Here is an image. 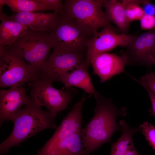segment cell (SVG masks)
Masks as SVG:
<instances>
[{
  "label": "cell",
  "mask_w": 155,
  "mask_h": 155,
  "mask_svg": "<svg viewBox=\"0 0 155 155\" xmlns=\"http://www.w3.org/2000/svg\"><path fill=\"white\" fill-rule=\"evenodd\" d=\"M136 35L116 33L112 27L102 28L97 32L88 40L86 46L87 61L90 64L95 55L107 53L118 46L124 47L135 38Z\"/></svg>",
  "instance_id": "10"
},
{
  "label": "cell",
  "mask_w": 155,
  "mask_h": 155,
  "mask_svg": "<svg viewBox=\"0 0 155 155\" xmlns=\"http://www.w3.org/2000/svg\"><path fill=\"white\" fill-rule=\"evenodd\" d=\"M142 0H123L124 13L127 21L130 23L140 20L145 14L141 6Z\"/></svg>",
  "instance_id": "20"
},
{
  "label": "cell",
  "mask_w": 155,
  "mask_h": 155,
  "mask_svg": "<svg viewBox=\"0 0 155 155\" xmlns=\"http://www.w3.org/2000/svg\"><path fill=\"white\" fill-rule=\"evenodd\" d=\"M90 64L93 73L97 75L100 82L103 83L124 71L126 61L121 55L105 53L94 56L91 60Z\"/></svg>",
  "instance_id": "13"
},
{
  "label": "cell",
  "mask_w": 155,
  "mask_h": 155,
  "mask_svg": "<svg viewBox=\"0 0 155 155\" xmlns=\"http://www.w3.org/2000/svg\"><path fill=\"white\" fill-rule=\"evenodd\" d=\"M49 32L53 48L71 51H86L87 43L91 38L75 20L63 13Z\"/></svg>",
  "instance_id": "6"
},
{
  "label": "cell",
  "mask_w": 155,
  "mask_h": 155,
  "mask_svg": "<svg viewBox=\"0 0 155 155\" xmlns=\"http://www.w3.org/2000/svg\"><path fill=\"white\" fill-rule=\"evenodd\" d=\"M103 7L105 9V13L110 22L115 24L122 33L127 34L130 23L125 17L122 2L117 0H104Z\"/></svg>",
  "instance_id": "18"
},
{
  "label": "cell",
  "mask_w": 155,
  "mask_h": 155,
  "mask_svg": "<svg viewBox=\"0 0 155 155\" xmlns=\"http://www.w3.org/2000/svg\"><path fill=\"white\" fill-rule=\"evenodd\" d=\"M0 87L23 86L40 78V73L11 51H0Z\"/></svg>",
  "instance_id": "5"
},
{
  "label": "cell",
  "mask_w": 155,
  "mask_h": 155,
  "mask_svg": "<svg viewBox=\"0 0 155 155\" xmlns=\"http://www.w3.org/2000/svg\"><path fill=\"white\" fill-rule=\"evenodd\" d=\"M41 107L31 100L15 115L12 121L14 123L13 129L0 144L1 155L5 154L13 147L19 146L22 142L42 130L56 129V117L44 111Z\"/></svg>",
  "instance_id": "2"
},
{
  "label": "cell",
  "mask_w": 155,
  "mask_h": 155,
  "mask_svg": "<svg viewBox=\"0 0 155 155\" xmlns=\"http://www.w3.org/2000/svg\"><path fill=\"white\" fill-rule=\"evenodd\" d=\"M155 46V29L148 30L133 40L121 52L126 65L148 66L154 64L152 51Z\"/></svg>",
  "instance_id": "11"
},
{
  "label": "cell",
  "mask_w": 155,
  "mask_h": 155,
  "mask_svg": "<svg viewBox=\"0 0 155 155\" xmlns=\"http://www.w3.org/2000/svg\"><path fill=\"white\" fill-rule=\"evenodd\" d=\"M104 0H66L63 13L75 20L92 38L100 28L112 27L102 10Z\"/></svg>",
  "instance_id": "4"
},
{
  "label": "cell",
  "mask_w": 155,
  "mask_h": 155,
  "mask_svg": "<svg viewBox=\"0 0 155 155\" xmlns=\"http://www.w3.org/2000/svg\"><path fill=\"white\" fill-rule=\"evenodd\" d=\"M53 47L49 32L29 28L13 43L0 51L7 50L14 52L40 73L49 52Z\"/></svg>",
  "instance_id": "3"
},
{
  "label": "cell",
  "mask_w": 155,
  "mask_h": 155,
  "mask_svg": "<svg viewBox=\"0 0 155 155\" xmlns=\"http://www.w3.org/2000/svg\"><path fill=\"white\" fill-rule=\"evenodd\" d=\"M81 132L67 125L58 126L37 155H85Z\"/></svg>",
  "instance_id": "9"
},
{
  "label": "cell",
  "mask_w": 155,
  "mask_h": 155,
  "mask_svg": "<svg viewBox=\"0 0 155 155\" xmlns=\"http://www.w3.org/2000/svg\"><path fill=\"white\" fill-rule=\"evenodd\" d=\"M119 124L121 134L112 144L110 155H140L137 151L133 140L134 134L140 131L139 127H130L123 120H121Z\"/></svg>",
  "instance_id": "16"
},
{
  "label": "cell",
  "mask_w": 155,
  "mask_h": 155,
  "mask_svg": "<svg viewBox=\"0 0 155 155\" xmlns=\"http://www.w3.org/2000/svg\"><path fill=\"white\" fill-rule=\"evenodd\" d=\"M139 21L141 30H150L155 29V16L145 13Z\"/></svg>",
  "instance_id": "23"
},
{
  "label": "cell",
  "mask_w": 155,
  "mask_h": 155,
  "mask_svg": "<svg viewBox=\"0 0 155 155\" xmlns=\"http://www.w3.org/2000/svg\"><path fill=\"white\" fill-rule=\"evenodd\" d=\"M0 4L7 5L16 13L51 10L35 0H0Z\"/></svg>",
  "instance_id": "19"
},
{
  "label": "cell",
  "mask_w": 155,
  "mask_h": 155,
  "mask_svg": "<svg viewBox=\"0 0 155 155\" xmlns=\"http://www.w3.org/2000/svg\"><path fill=\"white\" fill-rule=\"evenodd\" d=\"M23 86L3 89L0 91V125L6 121H12L15 115L31 101Z\"/></svg>",
  "instance_id": "12"
},
{
  "label": "cell",
  "mask_w": 155,
  "mask_h": 155,
  "mask_svg": "<svg viewBox=\"0 0 155 155\" xmlns=\"http://www.w3.org/2000/svg\"><path fill=\"white\" fill-rule=\"evenodd\" d=\"M137 81L146 85L155 94V72H149L142 77L140 81Z\"/></svg>",
  "instance_id": "24"
},
{
  "label": "cell",
  "mask_w": 155,
  "mask_h": 155,
  "mask_svg": "<svg viewBox=\"0 0 155 155\" xmlns=\"http://www.w3.org/2000/svg\"><path fill=\"white\" fill-rule=\"evenodd\" d=\"M139 127L149 145L155 151V126L148 122H144Z\"/></svg>",
  "instance_id": "21"
},
{
  "label": "cell",
  "mask_w": 155,
  "mask_h": 155,
  "mask_svg": "<svg viewBox=\"0 0 155 155\" xmlns=\"http://www.w3.org/2000/svg\"><path fill=\"white\" fill-rule=\"evenodd\" d=\"M94 96L96 100L94 115L81 132L85 155H90L101 145L110 142L113 133L120 131L117 117L127 114L125 108H119L111 99L98 92Z\"/></svg>",
  "instance_id": "1"
},
{
  "label": "cell",
  "mask_w": 155,
  "mask_h": 155,
  "mask_svg": "<svg viewBox=\"0 0 155 155\" xmlns=\"http://www.w3.org/2000/svg\"><path fill=\"white\" fill-rule=\"evenodd\" d=\"M152 56L154 64L155 65V46L152 51Z\"/></svg>",
  "instance_id": "26"
},
{
  "label": "cell",
  "mask_w": 155,
  "mask_h": 155,
  "mask_svg": "<svg viewBox=\"0 0 155 155\" xmlns=\"http://www.w3.org/2000/svg\"><path fill=\"white\" fill-rule=\"evenodd\" d=\"M38 3L49 7L54 12L61 14L63 13V1L61 0H35Z\"/></svg>",
  "instance_id": "22"
},
{
  "label": "cell",
  "mask_w": 155,
  "mask_h": 155,
  "mask_svg": "<svg viewBox=\"0 0 155 155\" xmlns=\"http://www.w3.org/2000/svg\"><path fill=\"white\" fill-rule=\"evenodd\" d=\"M0 50L11 45L27 32L29 28L8 18L0 10Z\"/></svg>",
  "instance_id": "17"
},
{
  "label": "cell",
  "mask_w": 155,
  "mask_h": 155,
  "mask_svg": "<svg viewBox=\"0 0 155 155\" xmlns=\"http://www.w3.org/2000/svg\"><path fill=\"white\" fill-rule=\"evenodd\" d=\"M86 63H88L86 51L53 48L42 68L40 78L52 83L60 82L61 78L65 74Z\"/></svg>",
  "instance_id": "8"
},
{
  "label": "cell",
  "mask_w": 155,
  "mask_h": 155,
  "mask_svg": "<svg viewBox=\"0 0 155 155\" xmlns=\"http://www.w3.org/2000/svg\"><path fill=\"white\" fill-rule=\"evenodd\" d=\"M52 83L41 78L31 82L29 96L32 101L41 106L46 107L56 117L67 108L77 91L72 88L65 90L57 89L53 86Z\"/></svg>",
  "instance_id": "7"
},
{
  "label": "cell",
  "mask_w": 155,
  "mask_h": 155,
  "mask_svg": "<svg viewBox=\"0 0 155 155\" xmlns=\"http://www.w3.org/2000/svg\"><path fill=\"white\" fill-rule=\"evenodd\" d=\"M60 15L54 12L45 13L29 12L16 13L7 17L30 29L49 32L57 22Z\"/></svg>",
  "instance_id": "14"
},
{
  "label": "cell",
  "mask_w": 155,
  "mask_h": 155,
  "mask_svg": "<svg viewBox=\"0 0 155 155\" xmlns=\"http://www.w3.org/2000/svg\"><path fill=\"white\" fill-rule=\"evenodd\" d=\"M146 90L149 95L152 104L150 113L155 117V94L148 88H147Z\"/></svg>",
  "instance_id": "25"
},
{
  "label": "cell",
  "mask_w": 155,
  "mask_h": 155,
  "mask_svg": "<svg viewBox=\"0 0 155 155\" xmlns=\"http://www.w3.org/2000/svg\"><path fill=\"white\" fill-rule=\"evenodd\" d=\"M90 65L88 63L81 65L63 76L60 82L63 84L67 89L76 87L87 93L94 95L98 92L94 88L88 72V69Z\"/></svg>",
  "instance_id": "15"
}]
</instances>
